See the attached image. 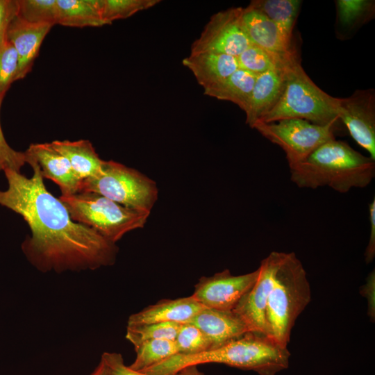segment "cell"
<instances>
[{"instance_id": "cell-1", "label": "cell", "mask_w": 375, "mask_h": 375, "mask_svg": "<svg viewBox=\"0 0 375 375\" xmlns=\"http://www.w3.org/2000/svg\"><path fill=\"white\" fill-rule=\"evenodd\" d=\"M26 156L33 176L5 170L8 188L0 190V205L21 215L28 225L31 235L22 244L27 259L42 272L112 265L118 252L116 244L74 222L64 204L46 188L38 164Z\"/></svg>"}, {"instance_id": "cell-2", "label": "cell", "mask_w": 375, "mask_h": 375, "mask_svg": "<svg viewBox=\"0 0 375 375\" xmlns=\"http://www.w3.org/2000/svg\"><path fill=\"white\" fill-rule=\"evenodd\" d=\"M290 356L287 346L263 333L249 331L215 349L190 355L176 353L142 372L176 375L186 367L219 363L259 375H276L289 367Z\"/></svg>"}, {"instance_id": "cell-3", "label": "cell", "mask_w": 375, "mask_h": 375, "mask_svg": "<svg viewBox=\"0 0 375 375\" xmlns=\"http://www.w3.org/2000/svg\"><path fill=\"white\" fill-rule=\"evenodd\" d=\"M290 171L291 181L299 188L328 186L346 193L353 188H365L372 181L375 160L335 138L320 145Z\"/></svg>"}, {"instance_id": "cell-4", "label": "cell", "mask_w": 375, "mask_h": 375, "mask_svg": "<svg viewBox=\"0 0 375 375\" xmlns=\"http://www.w3.org/2000/svg\"><path fill=\"white\" fill-rule=\"evenodd\" d=\"M311 301L306 272L294 252H281L266 309L267 334L287 346L296 320Z\"/></svg>"}, {"instance_id": "cell-5", "label": "cell", "mask_w": 375, "mask_h": 375, "mask_svg": "<svg viewBox=\"0 0 375 375\" xmlns=\"http://www.w3.org/2000/svg\"><path fill=\"white\" fill-rule=\"evenodd\" d=\"M290 118L321 126L336 124L339 120L336 97L313 83L301 67L299 53L288 64L285 85L279 100L258 122L269 123Z\"/></svg>"}, {"instance_id": "cell-6", "label": "cell", "mask_w": 375, "mask_h": 375, "mask_svg": "<svg viewBox=\"0 0 375 375\" xmlns=\"http://www.w3.org/2000/svg\"><path fill=\"white\" fill-rule=\"evenodd\" d=\"M72 219L116 244L126 233L144 227L149 212L131 209L92 192L60 195Z\"/></svg>"}, {"instance_id": "cell-7", "label": "cell", "mask_w": 375, "mask_h": 375, "mask_svg": "<svg viewBox=\"0 0 375 375\" xmlns=\"http://www.w3.org/2000/svg\"><path fill=\"white\" fill-rule=\"evenodd\" d=\"M79 192H95L125 207L149 213L158 199L153 180L113 160H104L97 176L81 182Z\"/></svg>"}, {"instance_id": "cell-8", "label": "cell", "mask_w": 375, "mask_h": 375, "mask_svg": "<svg viewBox=\"0 0 375 375\" xmlns=\"http://www.w3.org/2000/svg\"><path fill=\"white\" fill-rule=\"evenodd\" d=\"M253 128L285 152L289 167L303 161L324 142L335 139V124L321 126L298 118L256 122Z\"/></svg>"}, {"instance_id": "cell-9", "label": "cell", "mask_w": 375, "mask_h": 375, "mask_svg": "<svg viewBox=\"0 0 375 375\" xmlns=\"http://www.w3.org/2000/svg\"><path fill=\"white\" fill-rule=\"evenodd\" d=\"M243 8H231L211 16L190 53H213L237 57L252 43L244 29Z\"/></svg>"}, {"instance_id": "cell-10", "label": "cell", "mask_w": 375, "mask_h": 375, "mask_svg": "<svg viewBox=\"0 0 375 375\" xmlns=\"http://www.w3.org/2000/svg\"><path fill=\"white\" fill-rule=\"evenodd\" d=\"M258 274V268L242 275H233L224 269L211 276H203L191 296L205 308L232 311L254 285Z\"/></svg>"}, {"instance_id": "cell-11", "label": "cell", "mask_w": 375, "mask_h": 375, "mask_svg": "<svg viewBox=\"0 0 375 375\" xmlns=\"http://www.w3.org/2000/svg\"><path fill=\"white\" fill-rule=\"evenodd\" d=\"M336 107L352 138L375 160L374 90H358L349 97L336 98Z\"/></svg>"}, {"instance_id": "cell-12", "label": "cell", "mask_w": 375, "mask_h": 375, "mask_svg": "<svg viewBox=\"0 0 375 375\" xmlns=\"http://www.w3.org/2000/svg\"><path fill=\"white\" fill-rule=\"evenodd\" d=\"M281 253L272 251L262 260L254 285L233 310L243 319L250 331L268 335L266 309Z\"/></svg>"}, {"instance_id": "cell-13", "label": "cell", "mask_w": 375, "mask_h": 375, "mask_svg": "<svg viewBox=\"0 0 375 375\" xmlns=\"http://www.w3.org/2000/svg\"><path fill=\"white\" fill-rule=\"evenodd\" d=\"M52 26L31 24L17 16L10 22L6 38L15 48L18 57L15 81L24 78L30 72L40 46Z\"/></svg>"}, {"instance_id": "cell-14", "label": "cell", "mask_w": 375, "mask_h": 375, "mask_svg": "<svg viewBox=\"0 0 375 375\" xmlns=\"http://www.w3.org/2000/svg\"><path fill=\"white\" fill-rule=\"evenodd\" d=\"M25 152L38 164L42 177L59 186L62 195L78 192L82 181L73 172L67 159L51 142L31 144Z\"/></svg>"}, {"instance_id": "cell-15", "label": "cell", "mask_w": 375, "mask_h": 375, "mask_svg": "<svg viewBox=\"0 0 375 375\" xmlns=\"http://www.w3.org/2000/svg\"><path fill=\"white\" fill-rule=\"evenodd\" d=\"M190 323L206 335L210 343V350L217 349L250 331L243 319L233 310L204 308Z\"/></svg>"}, {"instance_id": "cell-16", "label": "cell", "mask_w": 375, "mask_h": 375, "mask_svg": "<svg viewBox=\"0 0 375 375\" xmlns=\"http://www.w3.org/2000/svg\"><path fill=\"white\" fill-rule=\"evenodd\" d=\"M296 54L283 66L257 76L247 108L244 111L246 123L250 127L252 128L279 100L285 85L288 64Z\"/></svg>"}, {"instance_id": "cell-17", "label": "cell", "mask_w": 375, "mask_h": 375, "mask_svg": "<svg viewBox=\"0 0 375 375\" xmlns=\"http://www.w3.org/2000/svg\"><path fill=\"white\" fill-rule=\"evenodd\" d=\"M242 19L253 44L282 56L289 55L296 50L294 41L288 40L278 27L260 11L248 6L242 9Z\"/></svg>"}, {"instance_id": "cell-18", "label": "cell", "mask_w": 375, "mask_h": 375, "mask_svg": "<svg viewBox=\"0 0 375 375\" xmlns=\"http://www.w3.org/2000/svg\"><path fill=\"white\" fill-rule=\"evenodd\" d=\"M192 296L175 299H162L131 315L127 324L151 323H190L204 308Z\"/></svg>"}, {"instance_id": "cell-19", "label": "cell", "mask_w": 375, "mask_h": 375, "mask_svg": "<svg viewBox=\"0 0 375 375\" xmlns=\"http://www.w3.org/2000/svg\"><path fill=\"white\" fill-rule=\"evenodd\" d=\"M182 62L203 90L219 83L239 69L235 56L221 53H190Z\"/></svg>"}, {"instance_id": "cell-20", "label": "cell", "mask_w": 375, "mask_h": 375, "mask_svg": "<svg viewBox=\"0 0 375 375\" xmlns=\"http://www.w3.org/2000/svg\"><path fill=\"white\" fill-rule=\"evenodd\" d=\"M51 144L67 159L73 172L81 181L95 176L101 172L104 160L99 158L89 140H54Z\"/></svg>"}, {"instance_id": "cell-21", "label": "cell", "mask_w": 375, "mask_h": 375, "mask_svg": "<svg viewBox=\"0 0 375 375\" xmlns=\"http://www.w3.org/2000/svg\"><path fill=\"white\" fill-rule=\"evenodd\" d=\"M258 74L238 69L219 83L204 90L206 95L231 101L247 110Z\"/></svg>"}, {"instance_id": "cell-22", "label": "cell", "mask_w": 375, "mask_h": 375, "mask_svg": "<svg viewBox=\"0 0 375 375\" xmlns=\"http://www.w3.org/2000/svg\"><path fill=\"white\" fill-rule=\"evenodd\" d=\"M56 24L72 27L105 25L100 0H56Z\"/></svg>"}, {"instance_id": "cell-23", "label": "cell", "mask_w": 375, "mask_h": 375, "mask_svg": "<svg viewBox=\"0 0 375 375\" xmlns=\"http://www.w3.org/2000/svg\"><path fill=\"white\" fill-rule=\"evenodd\" d=\"M301 2L299 0H254L249 6L264 14L288 40L293 41V29Z\"/></svg>"}, {"instance_id": "cell-24", "label": "cell", "mask_w": 375, "mask_h": 375, "mask_svg": "<svg viewBox=\"0 0 375 375\" xmlns=\"http://www.w3.org/2000/svg\"><path fill=\"white\" fill-rule=\"evenodd\" d=\"M337 25L340 31H351L373 18L374 1L337 0Z\"/></svg>"}, {"instance_id": "cell-25", "label": "cell", "mask_w": 375, "mask_h": 375, "mask_svg": "<svg viewBox=\"0 0 375 375\" xmlns=\"http://www.w3.org/2000/svg\"><path fill=\"white\" fill-rule=\"evenodd\" d=\"M297 53L295 50L289 55H278L252 44L236 58L240 69L258 75L283 66Z\"/></svg>"}, {"instance_id": "cell-26", "label": "cell", "mask_w": 375, "mask_h": 375, "mask_svg": "<svg viewBox=\"0 0 375 375\" xmlns=\"http://www.w3.org/2000/svg\"><path fill=\"white\" fill-rule=\"evenodd\" d=\"M134 348L136 357L129 367L138 372H142L178 353L175 342L165 339L144 341Z\"/></svg>"}, {"instance_id": "cell-27", "label": "cell", "mask_w": 375, "mask_h": 375, "mask_svg": "<svg viewBox=\"0 0 375 375\" xmlns=\"http://www.w3.org/2000/svg\"><path fill=\"white\" fill-rule=\"evenodd\" d=\"M181 324L176 323H151L127 324L126 338L134 347L151 340H175Z\"/></svg>"}, {"instance_id": "cell-28", "label": "cell", "mask_w": 375, "mask_h": 375, "mask_svg": "<svg viewBox=\"0 0 375 375\" xmlns=\"http://www.w3.org/2000/svg\"><path fill=\"white\" fill-rule=\"evenodd\" d=\"M17 15L21 19L38 24H56V0H17Z\"/></svg>"}, {"instance_id": "cell-29", "label": "cell", "mask_w": 375, "mask_h": 375, "mask_svg": "<svg viewBox=\"0 0 375 375\" xmlns=\"http://www.w3.org/2000/svg\"><path fill=\"white\" fill-rule=\"evenodd\" d=\"M159 2V0H100L101 18L105 25L110 24L114 20L129 17Z\"/></svg>"}, {"instance_id": "cell-30", "label": "cell", "mask_w": 375, "mask_h": 375, "mask_svg": "<svg viewBox=\"0 0 375 375\" xmlns=\"http://www.w3.org/2000/svg\"><path fill=\"white\" fill-rule=\"evenodd\" d=\"M178 353L196 354L210 349V343L203 333L190 323L181 324L174 340Z\"/></svg>"}, {"instance_id": "cell-31", "label": "cell", "mask_w": 375, "mask_h": 375, "mask_svg": "<svg viewBox=\"0 0 375 375\" xmlns=\"http://www.w3.org/2000/svg\"><path fill=\"white\" fill-rule=\"evenodd\" d=\"M18 57L13 46L6 39L0 44V96L5 94L15 81Z\"/></svg>"}, {"instance_id": "cell-32", "label": "cell", "mask_w": 375, "mask_h": 375, "mask_svg": "<svg viewBox=\"0 0 375 375\" xmlns=\"http://www.w3.org/2000/svg\"><path fill=\"white\" fill-rule=\"evenodd\" d=\"M101 360L105 364L110 375H151L142 372L135 371L124 364L120 353L105 352L102 354ZM176 375H204L197 367L192 366L186 367Z\"/></svg>"}, {"instance_id": "cell-33", "label": "cell", "mask_w": 375, "mask_h": 375, "mask_svg": "<svg viewBox=\"0 0 375 375\" xmlns=\"http://www.w3.org/2000/svg\"><path fill=\"white\" fill-rule=\"evenodd\" d=\"M3 97L0 96V110ZM25 152L13 149L6 142L0 122V172L12 169L20 172L21 168L27 163Z\"/></svg>"}, {"instance_id": "cell-34", "label": "cell", "mask_w": 375, "mask_h": 375, "mask_svg": "<svg viewBox=\"0 0 375 375\" xmlns=\"http://www.w3.org/2000/svg\"><path fill=\"white\" fill-rule=\"evenodd\" d=\"M17 15V0H0V44L6 40L8 28Z\"/></svg>"}, {"instance_id": "cell-35", "label": "cell", "mask_w": 375, "mask_h": 375, "mask_svg": "<svg viewBox=\"0 0 375 375\" xmlns=\"http://www.w3.org/2000/svg\"><path fill=\"white\" fill-rule=\"evenodd\" d=\"M360 294L367 301V315L372 322L375 321V272L369 273L365 283L360 287Z\"/></svg>"}, {"instance_id": "cell-36", "label": "cell", "mask_w": 375, "mask_h": 375, "mask_svg": "<svg viewBox=\"0 0 375 375\" xmlns=\"http://www.w3.org/2000/svg\"><path fill=\"white\" fill-rule=\"evenodd\" d=\"M370 233L369 242L365 252V260L367 264L372 262L375 256V199L369 204Z\"/></svg>"}, {"instance_id": "cell-37", "label": "cell", "mask_w": 375, "mask_h": 375, "mask_svg": "<svg viewBox=\"0 0 375 375\" xmlns=\"http://www.w3.org/2000/svg\"><path fill=\"white\" fill-rule=\"evenodd\" d=\"M90 375H110L105 364L100 360L99 364Z\"/></svg>"}]
</instances>
